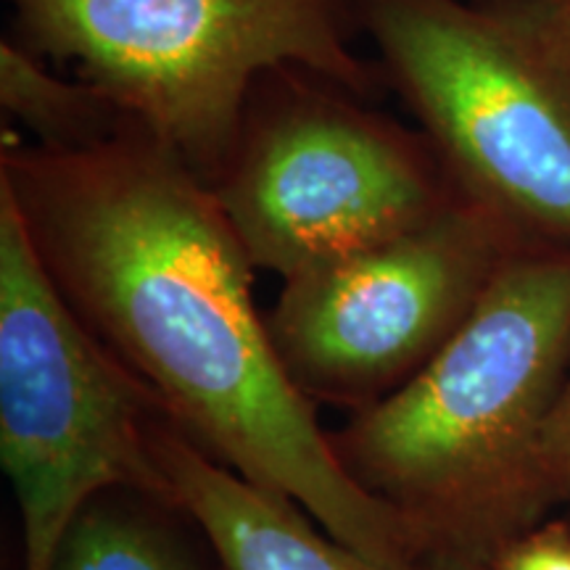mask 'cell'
I'll return each instance as SVG.
<instances>
[{"label": "cell", "instance_id": "5", "mask_svg": "<svg viewBox=\"0 0 570 570\" xmlns=\"http://www.w3.org/2000/svg\"><path fill=\"white\" fill-rule=\"evenodd\" d=\"M161 417L67 304L0 194V460L19 504L21 570H53L71 523L106 491L164 502Z\"/></svg>", "mask_w": 570, "mask_h": 570}, {"label": "cell", "instance_id": "11", "mask_svg": "<svg viewBox=\"0 0 570 570\" xmlns=\"http://www.w3.org/2000/svg\"><path fill=\"white\" fill-rule=\"evenodd\" d=\"M537 499L541 512L558 499H570V367L539 441Z\"/></svg>", "mask_w": 570, "mask_h": 570}, {"label": "cell", "instance_id": "3", "mask_svg": "<svg viewBox=\"0 0 570 570\" xmlns=\"http://www.w3.org/2000/svg\"><path fill=\"white\" fill-rule=\"evenodd\" d=\"M13 40L71 63L202 180L230 161L256 80L302 67L356 98L389 88L356 53L365 0H9Z\"/></svg>", "mask_w": 570, "mask_h": 570}, {"label": "cell", "instance_id": "10", "mask_svg": "<svg viewBox=\"0 0 570 570\" xmlns=\"http://www.w3.org/2000/svg\"><path fill=\"white\" fill-rule=\"evenodd\" d=\"M169 512L140 491H106L71 523L53 570H198Z\"/></svg>", "mask_w": 570, "mask_h": 570}, {"label": "cell", "instance_id": "7", "mask_svg": "<svg viewBox=\"0 0 570 570\" xmlns=\"http://www.w3.org/2000/svg\"><path fill=\"white\" fill-rule=\"evenodd\" d=\"M520 246L533 244L460 194L394 238L283 281L265 315L277 360L312 404L367 407L458 333Z\"/></svg>", "mask_w": 570, "mask_h": 570}, {"label": "cell", "instance_id": "12", "mask_svg": "<svg viewBox=\"0 0 570 570\" xmlns=\"http://www.w3.org/2000/svg\"><path fill=\"white\" fill-rule=\"evenodd\" d=\"M489 570H570V533L560 525L520 533L502 547Z\"/></svg>", "mask_w": 570, "mask_h": 570}, {"label": "cell", "instance_id": "2", "mask_svg": "<svg viewBox=\"0 0 570 570\" xmlns=\"http://www.w3.org/2000/svg\"><path fill=\"white\" fill-rule=\"evenodd\" d=\"M570 367V248L520 246L407 383L331 433L428 570H489L537 523V454Z\"/></svg>", "mask_w": 570, "mask_h": 570}, {"label": "cell", "instance_id": "1", "mask_svg": "<svg viewBox=\"0 0 570 570\" xmlns=\"http://www.w3.org/2000/svg\"><path fill=\"white\" fill-rule=\"evenodd\" d=\"M11 198L56 288L209 458L298 504L386 570H428L394 510L356 483L277 360L254 265L214 190L132 127L46 151L3 135Z\"/></svg>", "mask_w": 570, "mask_h": 570}, {"label": "cell", "instance_id": "6", "mask_svg": "<svg viewBox=\"0 0 570 570\" xmlns=\"http://www.w3.org/2000/svg\"><path fill=\"white\" fill-rule=\"evenodd\" d=\"M302 67L256 80L212 185L256 269L283 281L410 230L460 196L423 132Z\"/></svg>", "mask_w": 570, "mask_h": 570}, {"label": "cell", "instance_id": "4", "mask_svg": "<svg viewBox=\"0 0 570 570\" xmlns=\"http://www.w3.org/2000/svg\"><path fill=\"white\" fill-rule=\"evenodd\" d=\"M365 32L460 194L570 248V63L518 0H365Z\"/></svg>", "mask_w": 570, "mask_h": 570}, {"label": "cell", "instance_id": "8", "mask_svg": "<svg viewBox=\"0 0 570 570\" xmlns=\"http://www.w3.org/2000/svg\"><path fill=\"white\" fill-rule=\"evenodd\" d=\"M164 502L194 523L223 570H386L275 491L240 479L164 415L154 433Z\"/></svg>", "mask_w": 570, "mask_h": 570}, {"label": "cell", "instance_id": "9", "mask_svg": "<svg viewBox=\"0 0 570 570\" xmlns=\"http://www.w3.org/2000/svg\"><path fill=\"white\" fill-rule=\"evenodd\" d=\"M0 106L46 151H80L138 127L109 92L88 80H61L13 38L0 42Z\"/></svg>", "mask_w": 570, "mask_h": 570}, {"label": "cell", "instance_id": "13", "mask_svg": "<svg viewBox=\"0 0 570 570\" xmlns=\"http://www.w3.org/2000/svg\"><path fill=\"white\" fill-rule=\"evenodd\" d=\"M518 6L570 63V0H518Z\"/></svg>", "mask_w": 570, "mask_h": 570}]
</instances>
